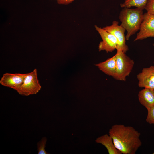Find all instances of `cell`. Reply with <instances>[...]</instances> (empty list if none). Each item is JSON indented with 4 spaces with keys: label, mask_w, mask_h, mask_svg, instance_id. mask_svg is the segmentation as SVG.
Returning a JSON list of instances; mask_svg holds the SVG:
<instances>
[{
    "label": "cell",
    "mask_w": 154,
    "mask_h": 154,
    "mask_svg": "<svg viewBox=\"0 0 154 154\" xmlns=\"http://www.w3.org/2000/svg\"><path fill=\"white\" fill-rule=\"evenodd\" d=\"M108 133L115 147L122 154H135L141 146L140 133L132 126L115 124L109 129Z\"/></svg>",
    "instance_id": "6da1fadb"
},
{
    "label": "cell",
    "mask_w": 154,
    "mask_h": 154,
    "mask_svg": "<svg viewBox=\"0 0 154 154\" xmlns=\"http://www.w3.org/2000/svg\"><path fill=\"white\" fill-rule=\"evenodd\" d=\"M143 9L139 8H123L120 11L119 18L120 25L127 31L126 40L139 30L143 19Z\"/></svg>",
    "instance_id": "7a4b0ae2"
},
{
    "label": "cell",
    "mask_w": 154,
    "mask_h": 154,
    "mask_svg": "<svg viewBox=\"0 0 154 154\" xmlns=\"http://www.w3.org/2000/svg\"><path fill=\"white\" fill-rule=\"evenodd\" d=\"M116 72L114 79L125 81L132 70L134 64V60L121 50H117L116 54Z\"/></svg>",
    "instance_id": "3957f363"
},
{
    "label": "cell",
    "mask_w": 154,
    "mask_h": 154,
    "mask_svg": "<svg viewBox=\"0 0 154 154\" xmlns=\"http://www.w3.org/2000/svg\"><path fill=\"white\" fill-rule=\"evenodd\" d=\"M41 88L37 78V70L35 69L32 72L26 73L22 84L16 91L21 95L28 96L36 94Z\"/></svg>",
    "instance_id": "277c9868"
},
{
    "label": "cell",
    "mask_w": 154,
    "mask_h": 154,
    "mask_svg": "<svg viewBox=\"0 0 154 154\" xmlns=\"http://www.w3.org/2000/svg\"><path fill=\"white\" fill-rule=\"evenodd\" d=\"M119 23L118 21H114L112 25L106 26L103 28L113 35L116 38L117 45L116 50H121L126 53L129 49L126 43V38L125 35L126 30L121 25H119Z\"/></svg>",
    "instance_id": "5b68a950"
},
{
    "label": "cell",
    "mask_w": 154,
    "mask_h": 154,
    "mask_svg": "<svg viewBox=\"0 0 154 154\" xmlns=\"http://www.w3.org/2000/svg\"><path fill=\"white\" fill-rule=\"evenodd\" d=\"M95 28L100 35L102 40L99 45V51L105 50L107 52H112L116 49L117 42L115 36L103 28H102L96 25L95 26Z\"/></svg>",
    "instance_id": "8992f818"
},
{
    "label": "cell",
    "mask_w": 154,
    "mask_h": 154,
    "mask_svg": "<svg viewBox=\"0 0 154 154\" xmlns=\"http://www.w3.org/2000/svg\"><path fill=\"white\" fill-rule=\"evenodd\" d=\"M139 31L134 41L154 37V15L147 12L144 14Z\"/></svg>",
    "instance_id": "52a82bcc"
},
{
    "label": "cell",
    "mask_w": 154,
    "mask_h": 154,
    "mask_svg": "<svg viewBox=\"0 0 154 154\" xmlns=\"http://www.w3.org/2000/svg\"><path fill=\"white\" fill-rule=\"evenodd\" d=\"M137 78L139 87L154 90V66L143 68Z\"/></svg>",
    "instance_id": "ba28073f"
},
{
    "label": "cell",
    "mask_w": 154,
    "mask_h": 154,
    "mask_svg": "<svg viewBox=\"0 0 154 154\" xmlns=\"http://www.w3.org/2000/svg\"><path fill=\"white\" fill-rule=\"evenodd\" d=\"M26 75V74H4L0 80L2 85L17 90L22 84Z\"/></svg>",
    "instance_id": "9c48e42d"
},
{
    "label": "cell",
    "mask_w": 154,
    "mask_h": 154,
    "mask_svg": "<svg viewBox=\"0 0 154 154\" xmlns=\"http://www.w3.org/2000/svg\"><path fill=\"white\" fill-rule=\"evenodd\" d=\"M100 70L107 75L114 78L116 72V55L106 61L95 65Z\"/></svg>",
    "instance_id": "30bf717a"
},
{
    "label": "cell",
    "mask_w": 154,
    "mask_h": 154,
    "mask_svg": "<svg viewBox=\"0 0 154 154\" xmlns=\"http://www.w3.org/2000/svg\"><path fill=\"white\" fill-rule=\"evenodd\" d=\"M138 98L140 104L149 109L154 105V90L144 88L139 92Z\"/></svg>",
    "instance_id": "8fae6325"
},
{
    "label": "cell",
    "mask_w": 154,
    "mask_h": 154,
    "mask_svg": "<svg viewBox=\"0 0 154 154\" xmlns=\"http://www.w3.org/2000/svg\"><path fill=\"white\" fill-rule=\"evenodd\" d=\"M95 142L104 145L107 149L109 154H122V153L115 147L111 137L106 134L100 136L95 140Z\"/></svg>",
    "instance_id": "7c38bea8"
},
{
    "label": "cell",
    "mask_w": 154,
    "mask_h": 154,
    "mask_svg": "<svg viewBox=\"0 0 154 154\" xmlns=\"http://www.w3.org/2000/svg\"><path fill=\"white\" fill-rule=\"evenodd\" d=\"M148 0H125L123 3L120 4V7L123 8H130L135 7L143 9L145 8Z\"/></svg>",
    "instance_id": "4fadbf2b"
},
{
    "label": "cell",
    "mask_w": 154,
    "mask_h": 154,
    "mask_svg": "<svg viewBox=\"0 0 154 154\" xmlns=\"http://www.w3.org/2000/svg\"><path fill=\"white\" fill-rule=\"evenodd\" d=\"M47 140L46 137H44L37 143V147L38 154H48L49 153L46 152L45 149Z\"/></svg>",
    "instance_id": "5bb4252c"
},
{
    "label": "cell",
    "mask_w": 154,
    "mask_h": 154,
    "mask_svg": "<svg viewBox=\"0 0 154 154\" xmlns=\"http://www.w3.org/2000/svg\"><path fill=\"white\" fill-rule=\"evenodd\" d=\"M147 110L146 121L150 124H154V105Z\"/></svg>",
    "instance_id": "9a60e30c"
},
{
    "label": "cell",
    "mask_w": 154,
    "mask_h": 154,
    "mask_svg": "<svg viewBox=\"0 0 154 154\" xmlns=\"http://www.w3.org/2000/svg\"><path fill=\"white\" fill-rule=\"evenodd\" d=\"M145 9L147 12L154 15V0H148Z\"/></svg>",
    "instance_id": "2e32d148"
},
{
    "label": "cell",
    "mask_w": 154,
    "mask_h": 154,
    "mask_svg": "<svg viewBox=\"0 0 154 154\" xmlns=\"http://www.w3.org/2000/svg\"><path fill=\"white\" fill-rule=\"evenodd\" d=\"M74 0H57V3L58 4L62 5H68L72 2Z\"/></svg>",
    "instance_id": "e0dca14e"
},
{
    "label": "cell",
    "mask_w": 154,
    "mask_h": 154,
    "mask_svg": "<svg viewBox=\"0 0 154 154\" xmlns=\"http://www.w3.org/2000/svg\"><path fill=\"white\" fill-rule=\"evenodd\" d=\"M153 154H154V152L153 153Z\"/></svg>",
    "instance_id": "ac0fdd59"
}]
</instances>
